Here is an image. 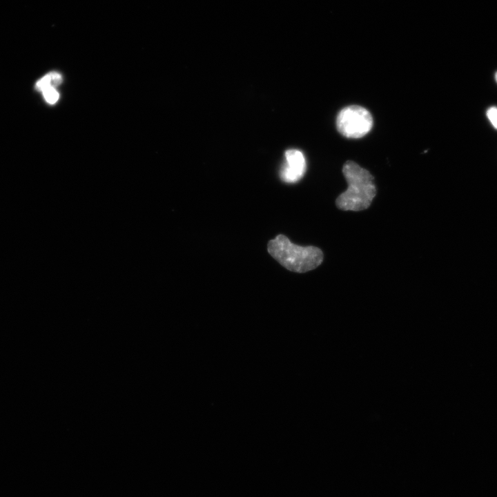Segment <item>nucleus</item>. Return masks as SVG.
<instances>
[{
  "label": "nucleus",
  "instance_id": "1",
  "mask_svg": "<svg viewBox=\"0 0 497 497\" xmlns=\"http://www.w3.org/2000/svg\"><path fill=\"white\" fill-rule=\"evenodd\" d=\"M342 173L348 186L337 197V207L352 211L367 208L376 194L373 176L369 170L351 160L344 163Z\"/></svg>",
  "mask_w": 497,
  "mask_h": 497
},
{
  "label": "nucleus",
  "instance_id": "2",
  "mask_svg": "<svg viewBox=\"0 0 497 497\" xmlns=\"http://www.w3.org/2000/svg\"><path fill=\"white\" fill-rule=\"evenodd\" d=\"M267 248L269 254L282 266L297 273H305L317 268L324 257L319 248L296 245L282 234L270 240Z\"/></svg>",
  "mask_w": 497,
  "mask_h": 497
},
{
  "label": "nucleus",
  "instance_id": "3",
  "mask_svg": "<svg viewBox=\"0 0 497 497\" xmlns=\"http://www.w3.org/2000/svg\"><path fill=\"white\" fill-rule=\"evenodd\" d=\"M373 117L365 108L351 105L342 108L338 114L336 126L338 132L348 138H360L372 128Z\"/></svg>",
  "mask_w": 497,
  "mask_h": 497
},
{
  "label": "nucleus",
  "instance_id": "4",
  "mask_svg": "<svg viewBox=\"0 0 497 497\" xmlns=\"http://www.w3.org/2000/svg\"><path fill=\"white\" fill-rule=\"evenodd\" d=\"M285 163L280 172L281 179L288 183L300 180L306 171V164L304 154L297 149H289L285 152Z\"/></svg>",
  "mask_w": 497,
  "mask_h": 497
},
{
  "label": "nucleus",
  "instance_id": "5",
  "mask_svg": "<svg viewBox=\"0 0 497 497\" xmlns=\"http://www.w3.org/2000/svg\"><path fill=\"white\" fill-rule=\"evenodd\" d=\"M62 81L61 75L55 72H50L39 79L36 84V88L42 92L49 88H55Z\"/></svg>",
  "mask_w": 497,
  "mask_h": 497
},
{
  "label": "nucleus",
  "instance_id": "6",
  "mask_svg": "<svg viewBox=\"0 0 497 497\" xmlns=\"http://www.w3.org/2000/svg\"><path fill=\"white\" fill-rule=\"evenodd\" d=\"M46 101L50 104H55L59 99V95L55 88H49L42 91Z\"/></svg>",
  "mask_w": 497,
  "mask_h": 497
},
{
  "label": "nucleus",
  "instance_id": "7",
  "mask_svg": "<svg viewBox=\"0 0 497 497\" xmlns=\"http://www.w3.org/2000/svg\"><path fill=\"white\" fill-rule=\"evenodd\" d=\"M487 116L493 126L497 129V108L491 106L487 110Z\"/></svg>",
  "mask_w": 497,
  "mask_h": 497
},
{
  "label": "nucleus",
  "instance_id": "8",
  "mask_svg": "<svg viewBox=\"0 0 497 497\" xmlns=\"http://www.w3.org/2000/svg\"><path fill=\"white\" fill-rule=\"evenodd\" d=\"M495 79H496V81H497V72L495 74Z\"/></svg>",
  "mask_w": 497,
  "mask_h": 497
}]
</instances>
